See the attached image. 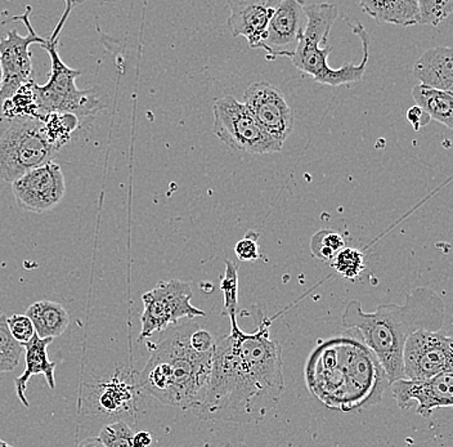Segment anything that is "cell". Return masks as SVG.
<instances>
[{
  "label": "cell",
  "instance_id": "31",
  "mask_svg": "<svg viewBox=\"0 0 453 447\" xmlns=\"http://www.w3.org/2000/svg\"><path fill=\"white\" fill-rule=\"evenodd\" d=\"M134 431L127 421H115L102 427L98 440L104 447H133Z\"/></svg>",
  "mask_w": 453,
  "mask_h": 447
},
{
  "label": "cell",
  "instance_id": "3",
  "mask_svg": "<svg viewBox=\"0 0 453 447\" xmlns=\"http://www.w3.org/2000/svg\"><path fill=\"white\" fill-rule=\"evenodd\" d=\"M446 305L432 288L413 289L403 304H381L375 312H365L359 301L345 307L342 325L361 336L387 374L389 386L403 375V348L416 332H439L444 324Z\"/></svg>",
  "mask_w": 453,
  "mask_h": 447
},
{
  "label": "cell",
  "instance_id": "12",
  "mask_svg": "<svg viewBox=\"0 0 453 447\" xmlns=\"http://www.w3.org/2000/svg\"><path fill=\"white\" fill-rule=\"evenodd\" d=\"M403 375L407 381H425L453 372L452 338L441 332H416L403 348Z\"/></svg>",
  "mask_w": 453,
  "mask_h": 447
},
{
  "label": "cell",
  "instance_id": "28",
  "mask_svg": "<svg viewBox=\"0 0 453 447\" xmlns=\"http://www.w3.org/2000/svg\"><path fill=\"white\" fill-rule=\"evenodd\" d=\"M220 289L225 297L222 315L228 316L229 319L236 318L239 305V268L232 260H226V273L220 282Z\"/></svg>",
  "mask_w": 453,
  "mask_h": 447
},
{
  "label": "cell",
  "instance_id": "5",
  "mask_svg": "<svg viewBox=\"0 0 453 447\" xmlns=\"http://www.w3.org/2000/svg\"><path fill=\"white\" fill-rule=\"evenodd\" d=\"M73 5H76L75 3H66V10L59 19L52 35L45 39L44 43L41 45L47 50L52 62L47 84L39 86L34 81V92H35L42 119L50 112H67L78 118L96 115L106 106L99 98L98 88L81 90L76 87V79L81 73L67 66L58 53L59 34L64 29Z\"/></svg>",
  "mask_w": 453,
  "mask_h": 447
},
{
  "label": "cell",
  "instance_id": "21",
  "mask_svg": "<svg viewBox=\"0 0 453 447\" xmlns=\"http://www.w3.org/2000/svg\"><path fill=\"white\" fill-rule=\"evenodd\" d=\"M359 5L378 24H393L404 27L418 25V0H362Z\"/></svg>",
  "mask_w": 453,
  "mask_h": 447
},
{
  "label": "cell",
  "instance_id": "13",
  "mask_svg": "<svg viewBox=\"0 0 453 447\" xmlns=\"http://www.w3.org/2000/svg\"><path fill=\"white\" fill-rule=\"evenodd\" d=\"M242 104L263 132L283 146L296 127V116L281 90L268 81H257L243 93Z\"/></svg>",
  "mask_w": 453,
  "mask_h": 447
},
{
  "label": "cell",
  "instance_id": "29",
  "mask_svg": "<svg viewBox=\"0 0 453 447\" xmlns=\"http://www.w3.org/2000/svg\"><path fill=\"white\" fill-rule=\"evenodd\" d=\"M331 266L340 276L354 281L365 271V256L359 249L344 248L331 260Z\"/></svg>",
  "mask_w": 453,
  "mask_h": 447
},
{
  "label": "cell",
  "instance_id": "20",
  "mask_svg": "<svg viewBox=\"0 0 453 447\" xmlns=\"http://www.w3.org/2000/svg\"><path fill=\"white\" fill-rule=\"evenodd\" d=\"M27 316L33 322L36 335L42 339L58 338L70 324V315L64 305L48 299L31 304Z\"/></svg>",
  "mask_w": 453,
  "mask_h": 447
},
{
  "label": "cell",
  "instance_id": "33",
  "mask_svg": "<svg viewBox=\"0 0 453 447\" xmlns=\"http://www.w3.org/2000/svg\"><path fill=\"white\" fill-rule=\"evenodd\" d=\"M189 344L197 352H211V351H214L215 339L212 338L211 334L208 330L203 329V328L197 325L191 334Z\"/></svg>",
  "mask_w": 453,
  "mask_h": 447
},
{
  "label": "cell",
  "instance_id": "30",
  "mask_svg": "<svg viewBox=\"0 0 453 447\" xmlns=\"http://www.w3.org/2000/svg\"><path fill=\"white\" fill-rule=\"evenodd\" d=\"M418 25L438 27L452 15L453 0H418Z\"/></svg>",
  "mask_w": 453,
  "mask_h": 447
},
{
  "label": "cell",
  "instance_id": "35",
  "mask_svg": "<svg viewBox=\"0 0 453 447\" xmlns=\"http://www.w3.org/2000/svg\"><path fill=\"white\" fill-rule=\"evenodd\" d=\"M407 120L410 121L413 130L418 132V130H420L423 127L427 126L432 119H430L429 115H427L423 109H420V107L412 106L409 112H407Z\"/></svg>",
  "mask_w": 453,
  "mask_h": 447
},
{
  "label": "cell",
  "instance_id": "25",
  "mask_svg": "<svg viewBox=\"0 0 453 447\" xmlns=\"http://www.w3.org/2000/svg\"><path fill=\"white\" fill-rule=\"evenodd\" d=\"M41 121L45 138L58 151L69 143L71 135L79 128L78 116L67 112H50Z\"/></svg>",
  "mask_w": 453,
  "mask_h": 447
},
{
  "label": "cell",
  "instance_id": "4",
  "mask_svg": "<svg viewBox=\"0 0 453 447\" xmlns=\"http://www.w3.org/2000/svg\"><path fill=\"white\" fill-rule=\"evenodd\" d=\"M194 320L173 325L156 342H147L151 356L138 374L144 393L168 406L194 410L203 397L212 365L211 352H197L189 338Z\"/></svg>",
  "mask_w": 453,
  "mask_h": 447
},
{
  "label": "cell",
  "instance_id": "38",
  "mask_svg": "<svg viewBox=\"0 0 453 447\" xmlns=\"http://www.w3.org/2000/svg\"><path fill=\"white\" fill-rule=\"evenodd\" d=\"M0 447H13V446H11L10 443H4V441L0 440Z\"/></svg>",
  "mask_w": 453,
  "mask_h": 447
},
{
  "label": "cell",
  "instance_id": "36",
  "mask_svg": "<svg viewBox=\"0 0 453 447\" xmlns=\"http://www.w3.org/2000/svg\"><path fill=\"white\" fill-rule=\"evenodd\" d=\"M152 443V437L149 432L134 433L133 447H149Z\"/></svg>",
  "mask_w": 453,
  "mask_h": 447
},
{
  "label": "cell",
  "instance_id": "15",
  "mask_svg": "<svg viewBox=\"0 0 453 447\" xmlns=\"http://www.w3.org/2000/svg\"><path fill=\"white\" fill-rule=\"evenodd\" d=\"M389 389L401 409H410L412 401H416V412L423 418H429L435 409L452 406L453 372L441 373L418 381L399 379L390 384Z\"/></svg>",
  "mask_w": 453,
  "mask_h": 447
},
{
  "label": "cell",
  "instance_id": "6",
  "mask_svg": "<svg viewBox=\"0 0 453 447\" xmlns=\"http://www.w3.org/2000/svg\"><path fill=\"white\" fill-rule=\"evenodd\" d=\"M58 150L48 143L36 119H14L0 135V178L12 183L33 169L52 161Z\"/></svg>",
  "mask_w": 453,
  "mask_h": 447
},
{
  "label": "cell",
  "instance_id": "9",
  "mask_svg": "<svg viewBox=\"0 0 453 447\" xmlns=\"http://www.w3.org/2000/svg\"><path fill=\"white\" fill-rule=\"evenodd\" d=\"M214 133L234 151L265 155L280 152L282 144L263 132L245 104L231 96L219 98L212 106Z\"/></svg>",
  "mask_w": 453,
  "mask_h": 447
},
{
  "label": "cell",
  "instance_id": "10",
  "mask_svg": "<svg viewBox=\"0 0 453 447\" xmlns=\"http://www.w3.org/2000/svg\"><path fill=\"white\" fill-rule=\"evenodd\" d=\"M350 29L361 39L362 48H364V59L361 64H345L340 69H333L327 64V58L333 52V47L321 48V45L316 42L308 41V39H300L296 52L290 56L294 66L300 72L311 75L317 83L327 84L331 87L342 86V84L357 83L362 81L365 72H366L368 58H370V35L364 25L357 21L356 24H350Z\"/></svg>",
  "mask_w": 453,
  "mask_h": 447
},
{
  "label": "cell",
  "instance_id": "39",
  "mask_svg": "<svg viewBox=\"0 0 453 447\" xmlns=\"http://www.w3.org/2000/svg\"><path fill=\"white\" fill-rule=\"evenodd\" d=\"M2 81H3V73H2V67H0V88H2Z\"/></svg>",
  "mask_w": 453,
  "mask_h": 447
},
{
  "label": "cell",
  "instance_id": "23",
  "mask_svg": "<svg viewBox=\"0 0 453 447\" xmlns=\"http://www.w3.org/2000/svg\"><path fill=\"white\" fill-rule=\"evenodd\" d=\"M412 97L418 104L416 106L423 109L430 119H434L449 129L453 128L452 93L418 84L413 87Z\"/></svg>",
  "mask_w": 453,
  "mask_h": 447
},
{
  "label": "cell",
  "instance_id": "2",
  "mask_svg": "<svg viewBox=\"0 0 453 447\" xmlns=\"http://www.w3.org/2000/svg\"><path fill=\"white\" fill-rule=\"evenodd\" d=\"M304 376L319 403L344 414L380 404L389 389L372 351L353 336L321 339L308 358Z\"/></svg>",
  "mask_w": 453,
  "mask_h": 447
},
{
  "label": "cell",
  "instance_id": "26",
  "mask_svg": "<svg viewBox=\"0 0 453 447\" xmlns=\"http://www.w3.org/2000/svg\"><path fill=\"white\" fill-rule=\"evenodd\" d=\"M24 347L14 341L8 329L7 316L0 313V374L11 373L19 366Z\"/></svg>",
  "mask_w": 453,
  "mask_h": 447
},
{
  "label": "cell",
  "instance_id": "17",
  "mask_svg": "<svg viewBox=\"0 0 453 447\" xmlns=\"http://www.w3.org/2000/svg\"><path fill=\"white\" fill-rule=\"evenodd\" d=\"M279 4L280 0H229L226 5L231 16L226 25L232 35L243 36L253 50H260L269 21Z\"/></svg>",
  "mask_w": 453,
  "mask_h": 447
},
{
  "label": "cell",
  "instance_id": "24",
  "mask_svg": "<svg viewBox=\"0 0 453 447\" xmlns=\"http://www.w3.org/2000/svg\"><path fill=\"white\" fill-rule=\"evenodd\" d=\"M0 114L4 116L5 119H10V120L22 118L42 120L35 92H34L33 79L28 83L19 88L12 97L4 101V104L0 106Z\"/></svg>",
  "mask_w": 453,
  "mask_h": 447
},
{
  "label": "cell",
  "instance_id": "16",
  "mask_svg": "<svg viewBox=\"0 0 453 447\" xmlns=\"http://www.w3.org/2000/svg\"><path fill=\"white\" fill-rule=\"evenodd\" d=\"M307 17L302 4L296 0H280L269 21L267 33L260 50L267 52V58H290L303 38Z\"/></svg>",
  "mask_w": 453,
  "mask_h": 447
},
{
  "label": "cell",
  "instance_id": "27",
  "mask_svg": "<svg viewBox=\"0 0 453 447\" xmlns=\"http://www.w3.org/2000/svg\"><path fill=\"white\" fill-rule=\"evenodd\" d=\"M345 248L342 235L331 230L317 232L311 240V251L314 258L322 262H331L336 254Z\"/></svg>",
  "mask_w": 453,
  "mask_h": 447
},
{
  "label": "cell",
  "instance_id": "14",
  "mask_svg": "<svg viewBox=\"0 0 453 447\" xmlns=\"http://www.w3.org/2000/svg\"><path fill=\"white\" fill-rule=\"evenodd\" d=\"M17 205L30 213H45L56 208L66 194V182L58 164L50 161L12 183Z\"/></svg>",
  "mask_w": 453,
  "mask_h": 447
},
{
  "label": "cell",
  "instance_id": "11",
  "mask_svg": "<svg viewBox=\"0 0 453 447\" xmlns=\"http://www.w3.org/2000/svg\"><path fill=\"white\" fill-rule=\"evenodd\" d=\"M31 7H27L24 15L12 17V21H21L27 27L28 34L22 36L17 30L8 31L4 38L0 39V67L3 81L0 88V106L12 97L19 88L31 81L33 61H31L30 45L44 43L45 39L39 36L30 22Z\"/></svg>",
  "mask_w": 453,
  "mask_h": 447
},
{
  "label": "cell",
  "instance_id": "7",
  "mask_svg": "<svg viewBox=\"0 0 453 447\" xmlns=\"http://www.w3.org/2000/svg\"><path fill=\"white\" fill-rule=\"evenodd\" d=\"M142 392L138 379L130 370H115L111 375L88 384L81 393V414L99 419L104 427L115 421L129 424L137 420Z\"/></svg>",
  "mask_w": 453,
  "mask_h": 447
},
{
  "label": "cell",
  "instance_id": "34",
  "mask_svg": "<svg viewBox=\"0 0 453 447\" xmlns=\"http://www.w3.org/2000/svg\"><path fill=\"white\" fill-rule=\"evenodd\" d=\"M234 253L241 262H250V260L259 259V246L254 239L246 236L234 246Z\"/></svg>",
  "mask_w": 453,
  "mask_h": 447
},
{
  "label": "cell",
  "instance_id": "37",
  "mask_svg": "<svg viewBox=\"0 0 453 447\" xmlns=\"http://www.w3.org/2000/svg\"><path fill=\"white\" fill-rule=\"evenodd\" d=\"M76 447H104L98 437H88Z\"/></svg>",
  "mask_w": 453,
  "mask_h": 447
},
{
  "label": "cell",
  "instance_id": "22",
  "mask_svg": "<svg viewBox=\"0 0 453 447\" xmlns=\"http://www.w3.org/2000/svg\"><path fill=\"white\" fill-rule=\"evenodd\" d=\"M300 4L307 17L303 38L316 42L321 45V48L327 47L331 27L335 24L339 16L338 7L330 3L300 2Z\"/></svg>",
  "mask_w": 453,
  "mask_h": 447
},
{
  "label": "cell",
  "instance_id": "32",
  "mask_svg": "<svg viewBox=\"0 0 453 447\" xmlns=\"http://www.w3.org/2000/svg\"><path fill=\"white\" fill-rule=\"evenodd\" d=\"M7 325L14 341L19 342L22 347L35 335L33 322L27 315H13L7 318Z\"/></svg>",
  "mask_w": 453,
  "mask_h": 447
},
{
  "label": "cell",
  "instance_id": "8",
  "mask_svg": "<svg viewBox=\"0 0 453 447\" xmlns=\"http://www.w3.org/2000/svg\"><path fill=\"white\" fill-rule=\"evenodd\" d=\"M192 289L187 282L172 279L158 281L151 290L142 296L143 312L141 315V333L138 341H149L156 334L180 324V321L206 318L203 311L192 305Z\"/></svg>",
  "mask_w": 453,
  "mask_h": 447
},
{
  "label": "cell",
  "instance_id": "19",
  "mask_svg": "<svg viewBox=\"0 0 453 447\" xmlns=\"http://www.w3.org/2000/svg\"><path fill=\"white\" fill-rule=\"evenodd\" d=\"M53 339H42L34 335L30 342L24 346L27 351V367L21 376L14 379V389L19 400L25 407L30 406L27 397V383L31 376L44 375L50 389H56L55 370L57 362H50L48 358V346L52 343Z\"/></svg>",
  "mask_w": 453,
  "mask_h": 447
},
{
  "label": "cell",
  "instance_id": "1",
  "mask_svg": "<svg viewBox=\"0 0 453 447\" xmlns=\"http://www.w3.org/2000/svg\"><path fill=\"white\" fill-rule=\"evenodd\" d=\"M260 319L253 333L231 320V333L215 341L208 384L192 412L203 420L259 423L281 400L282 348L269 336L276 318Z\"/></svg>",
  "mask_w": 453,
  "mask_h": 447
},
{
  "label": "cell",
  "instance_id": "40",
  "mask_svg": "<svg viewBox=\"0 0 453 447\" xmlns=\"http://www.w3.org/2000/svg\"><path fill=\"white\" fill-rule=\"evenodd\" d=\"M2 15H3V13H0V16H2ZM3 22H4V21H2V19H0V25H2Z\"/></svg>",
  "mask_w": 453,
  "mask_h": 447
},
{
  "label": "cell",
  "instance_id": "18",
  "mask_svg": "<svg viewBox=\"0 0 453 447\" xmlns=\"http://www.w3.org/2000/svg\"><path fill=\"white\" fill-rule=\"evenodd\" d=\"M413 76L421 86L452 93L453 50L449 47L427 50L413 65Z\"/></svg>",
  "mask_w": 453,
  "mask_h": 447
}]
</instances>
